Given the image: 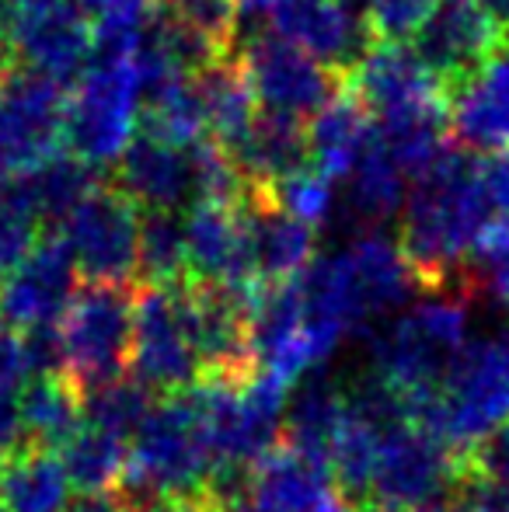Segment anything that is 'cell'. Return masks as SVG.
<instances>
[{"label": "cell", "instance_id": "83f0119b", "mask_svg": "<svg viewBox=\"0 0 509 512\" xmlns=\"http://www.w3.org/2000/svg\"><path fill=\"white\" fill-rule=\"evenodd\" d=\"M32 450H60L84 425V394L67 377H35L18 391Z\"/></svg>", "mask_w": 509, "mask_h": 512}, {"label": "cell", "instance_id": "2e32d148", "mask_svg": "<svg viewBox=\"0 0 509 512\" xmlns=\"http://www.w3.org/2000/svg\"><path fill=\"white\" fill-rule=\"evenodd\" d=\"M272 32L339 77L363 60L374 39L363 0H290L272 18Z\"/></svg>", "mask_w": 509, "mask_h": 512}, {"label": "cell", "instance_id": "d6a6232c", "mask_svg": "<svg viewBox=\"0 0 509 512\" xmlns=\"http://www.w3.org/2000/svg\"><path fill=\"white\" fill-rule=\"evenodd\" d=\"M140 279L147 286H161V290L189 283L182 213H143Z\"/></svg>", "mask_w": 509, "mask_h": 512}, {"label": "cell", "instance_id": "4316f807", "mask_svg": "<svg viewBox=\"0 0 509 512\" xmlns=\"http://www.w3.org/2000/svg\"><path fill=\"white\" fill-rule=\"evenodd\" d=\"M143 136L178 150H196L210 140L203 95H199V77H175V81H164L147 91Z\"/></svg>", "mask_w": 509, "mask_h": 512}, {"label": "cell", "instance_id": "d4e9b609", "mask_svg": "<svg viewBox=\"0 0 509 512\" xmlns=\"http://www.w3.org/2000/svg\"><path fill=\"white\" fill-rule=\"evenodd\" d=\"M408 182L412 178L401 171V164L381 147V140L370 147V154L360 161V168L346 178V192H342V209H346L349 223L363 230H381L387 220L405 213L408 203Z\"/></svg>", "mask_w": 509, "mask_h": 512}, {"label": "cell", "instance_id": "277c9868", "mask_svg": "<svg viewBox=\"0 0 509 512\" xmlns=\"http://www.w3.org/2000/svg\"><path fill=\"white\" fill-rule=\"evenodd\" d=\"M408 422L464 457L509 418V328L468 342L436 391L408 394Z\"/></svg>", "mask_w": 509, "mask_h": 512}, {"label": "cell", "instance_id": "44dd1931", "mask_svg": "<svg viewBox=\"0 0 509 512\" xmlns=\"http://www.w3.org/2000/svg\"><path fill=\"white\" fill-rule=\"evenodd\" d=\"M377 143V122L360 98L342 88L307 122V157L332 182H346Z\"/></svg>", "mask_w": 509, "mask_h": 512}, {"label": "cell", "instance_id": "f35d334b", "mask_svg": "<svg viewBox=\"0 0 509 512\" xmlns=\"http://www.w3.org/2000/svg\"><path fill=\"white\" fill-rule=\"evenodd\" d=\"M81 7L88 11L98 39H129L147 28L157 0H81Z\"/></svg>", "mask_w": 509, "mask_h": 512}, {"label": "cell", "instance_id": "6da1fadb", "mask_svg": "<svg viewBox=\"0 0 509 512\" xmlns=\"http://www.w3.org/2000/svg\"><path fill=\"white\" fill-rule=\"evenodd\" d=\"M492 220L482 164L447 150L433 168L412 182L401 213V251L422 293H471L468 258L478 234Z\"/></svg>", "mask_w": 509, "mask_h": 512}, {"label": "cell", "instance_id": "9a60e30c", "mask_svg": "<svg viewBox=\"0 0 509 512\" xmlns=\"http://www.w3.org/2000/svg\"><path fill=\"white\" fill-rule=\"evenodd\" d=\"M77 265L60 244L39 241V248L11 272L0 279V321H7L18 331H39L63 324L70 304L77 300Z\"/></svg>", "mask_w": 509, "mask_h": 512}, {"label": "cell", "instance_id": "8d00e7d4", "mask_svg": "<svg viewBox=\"0 0 509 512\" xmlns=\"http://www.w3.org/2000/svg\"><path fill=\"white\" fill-rule=\"evenodd\" d=\"M440 0H363L370 35L384 46H405L422 35Z\"/></svg>", "mask_w": 509, "mask_h": 512}, {"label": "cell", "instance_id": "8fae6325", "mask_svg": "<svg viewBox=\"0 0 509 512\" xmlns=\"http://www.w3.org/2000/svg\"><path fill=\"white\" fill-rule=\"evenodd\" d=\"M129 370L154 394H182L199 384L203 366L192 352L189 331L182 317V286H143L136 293L133 314V352H129Z\"/></svg>", "mask_w": 509, "mask_h": 512}, {"label": "cell", "instance_id": "74e56055", "mask_svg": "<svg viewBox=\"0 0 509 512\" xmlns=\"http://www.w3.org/2000/svg\"><path fill=\"white\" fill-rule=\"evenodd\" d=\"M457 474L509 492V418L496 425L478 446H471L464 457H457Z\"/></svg>", "mask_w": 509, "mask_h": 512}, {"label": "cell", "instance_id": "f907efd6", "mask_svg": "<svg viewBox=\"0 0 509 512\" xmlns=\"http://www.w3.org/2000/svg\"><path fill=\"white\" fill-rule=\"evenodd\" d=\"M356 512H408L398 506H384V502H367V506H356Z\"/></svg>", "mask_w": 509, "mask_h": 512}, {"label": "cell", "instance_id": "5bb4252c", "mask_svg": "<svg viewBox=\"0 0 509 512\" xmlns=\"http://www.w3.org/2000/svg\"><path fill=\"white\" fill-rule=\"evenodd\" d=\"M503 46L506 32L478 7V0H440L412 49L450 91L496 60Z\"/></svg>", "mask_w": 509, "mask_h": 512}, {"label": "cell", "instance_id": "f1b7e54d", "mask_svg": "<svg viewBox=\"0 0 509 512\" xmlns=\"http://www.w3.org/2000/svg\"><path fill=\"white\" fill-rule=\"evenodd\" d=\"M70 478L60 457L49 450H28L4 464V509L7 512H67Z\"/></svg>", "mask_w": 509, "mask_h": 512}, {"label": "cell", "instance_id": "d590c367", "mask_svg": "<svg viewBox=\"0 0 509 512\" xmlns=\"http://www.w3.org/2000/svg\"><path fill=\"white\" fill-rule=\"evenodd\" d=\"M42 220L21 189H7L0 196V279L11 276L35 248H39Z\"/></svg>", "mask_w": 509, "mask_h": 512}, {"label": "cell", "instance_id": "f546056e", "mask_svg": "<svg viewBox=\"0 0 509 512\" xmlns=\"http://www.w3.org/2000/svg\"><path fill=\"white\" fill-rule=\"evenodd\" d=\"M56 457H60L70 485L81 488L84 495L112 492L116 485H123L126 464H129L126 439L112 436V432H105V429H95V425H88V422L60 446Z\"/></svg>", "mask_w": 509, "mask_h": 512}, {"label": "cell", "instance_id": "60d3db41", "mask_svg": "<svg viewBox=\"0 0 509 512\" xmlns=\"http://www.w3.org/2000/svg\"><path fill=\"white\" fill-rule=\"evenodd\" d=\"M28 450H32V439H28L18 394H0V464Z\"/></svg>", "mask_w": 509, "mask_h": 512}, {"label": "cell", "instance_id": "7bdbcfd3", "mask_svg": "<svg viewBox=\"0 0 509 512\" xmlns=\"http://www.w3.org/2000/svg\"><path fill=\"white\" fill-rule=\"evenodd\" d=\"M482 182H485V196H489V209L496 213V220L509 223V150L506 154L489 157V164H482Z\"/></svg>", "mask_w": 509, "mask_h": 512}, {"label": "cell", "instance_id": "7402d4cb", "mask_svg": "<svg viewBox=\"0 0 509 512\" xmlns=\"http://www.w3.org/2000/svg\"><path fill=\"white\" fill-rule=\"evenodd\" d=\"M335 481L328 464L279 443L252 467V512H318Z\"/></svg>", "mask_w": 509, "mask_h": 512}, {"label": "cell", "instance_id": "681fc988", "mask_svg": "<svg viewBox=\"0 0 509 512\" xmlns=\"http://www.w3.org/2000/svg\"><path fill=\"white\" fill-rule=\"evenodd\" d=\"M14 11V0H0V46H4V32H7V21H11Z\"/></svg>", "mask_w": 509, "mask_h": 512}, {"label": "cell", "instance_id": "7c38bea8", "mask_svg": "<svg viewBox=\"0 0 509 512\" xmlns=\"http://www.w3.org/2000/svg\"><path fill=\"white\" fill-rule=\"evenodd\" d=\"M238 67L245 70L252 95L262 112L283 115V119L311 122L335 95L339 81L314 56L297 49L293 42L279 39L276 32H262L245 42Z\"/></svg>", "mask_w": 509, "mask_h": 512}, {"label": "cell", "instance_id": "db71d44e", "mask_svg": "<svg viewBox=\"0 0 509 512\" xmlns=\"http://www.w3.org/2000/svg\"><path fill=\"white\" fill-rule=\"evenodd\" d=\"M171 4H185V0H171Z\"/></svg>", "mask_w": 509, "mask_h": 512}, {"label": "cell", "instance_id": "f5cc1de1", "mask_svg": "<svg viewBox=\"0 0 509 512\" xmlns=\"http://www.w3.org/2000/svg\"><path fill=\"white\" fill-rule=\"evenodd\" d=\"M4 192H7V175L0 171V196H4Z\"/></svg>", "mask_w": 509, "mask_h": 512}, {"label": "cell", "instance_id": "7a4b0ae2", "mask_svg": "<svg viewBox=\"0 0 509 512\" xmlns=\"http://www.w3.org/2000/svg\"><path fill=\"white\" fill-rule=\"evenodd\" d=\"M297 286L304 297L307 338L325 366L349 331L398 307L419 283L398 241L384 230H363L342 251L314 258Z\"/></svg>", "mask_w": 509, "mask_h": 512}, {"label": "cell", "instance_id": "4dcf8cb0", "mask_svg": "<svg viewBox=\"0 0 509 512\" xmlns=\"http://www.w3.org/2000/svg\"><path fill=\"white\" fill-rule=\"evenodd\" d=\"M21 196L32 203L42 223H63L91 192L98 189V171L88 168L81 157H74L70 150H63L60 157H53L49 164H42L39 171L18 178Z\"/></svg>", "mask_w": 509, "mask_h": 512}, {"label": "cell", "instance_id": "9c48e42d", "mask_svg": "<svg viewBox=\"0 0 509 512\" xmlns=\"http://www.w3.org/2000/svg\"><path fill=\"white\" fill-rule=\"evenodd\" d=\"M140 230V209L116 185H98L60 223V244L88 283L129 286L140 276Z\"/></svg>", "mask_w": 509, "mask_h": 512}, {"label": "cell", "instance_id": "30bf717a", "mask_svg": "<svg viewBox=\"0 0 509 512\" xmlns=\"http://www.w3.org/2000/svg\"><path fill=\"white\" fill-rule=\"evenodd\" d=\"M4 49L18 67L67 84L95 60L98 32L81 0H14Z\"/></svg>", "mask_w": 509, "mask_h": 512}, {"label": "cell", "instance_id": "f6af8a7d", "mask_svg": "<svg viewBox=\"0 0 509 512\" xmlns=\"http://www.w3.org/2000/svg\"><path fill=\"white\" fill-rule=\"evenodd\" d=\"M238 18L245 21H258V18H276L290 0H231Z\"/></svg>", "mask_w": 509, "mask_h": 512}, {"label": "cell", "instance_id": "52a82bcc", "mask_svg": "<svg viewBox=\"0 0 509 512\" xmlns=\"http://www.w3.org/2000/svg\"><path fill=\"white\" fill-rule=\"evenodd\" d=\"M136 297L129 286L88 283L60 324L67 380L81 394L123 377L133 352Z\"/></svg>", "mask_w": 509, "mask_h": 512}, {"label": "cell", "instance_id": "4fadbf2b", "mask_svg": "<svg viewBox=\"0 0 509 512\" xmlns=\"http://www.w3.org/2000/svg\"><path fill=\"white\" fill-rule=\"evenodd\" d=\"M457 492V453L412 422L387 432L370 502L408 512H433Z\"/></svg>", "mask_w": 509, "mask_h": 512}, {"label": "cell", "instance_id": "cb8c5ba5", "mask_svg": "<svg viewBox=\"0 0 509 512\" xmlns=\"http://www.w3.org/2000/svg\"><path fill=\"white\" fill-rule=\"evenodd\" d=\"M342 422H346V398L342 387L332 384L325 373H311V380L290 394L283 422V443L300 450L304 457L328 464V450H332L335 436H339Z\"/></svg>", "mask_w": 509, "mask_h": 512}, {"label": "cell", "instance_id": "603a6c76", "mask_svg": "<svg viewBox=\"0 0 509 512\" xmlns=\"http://www.w3.org/2000/svg\"><path fill=\"white\" fill-rule=\"evenodd\" d=\"M234 164L241 168L245 182L255 192H265L279 182V178L293 175L304 164H311L307 157V129L297 119H283V115L262 112L255 122V129L248 133V140L234 150Z\"/></svg>", "mask_w": 509, "mask_h": 512}, {"label": "cell", "instance_id": "5b68a950", "mask_svg": "<svg viewBox=\"0 0 509 512\" xmlns=\"http://www.w3.org/2000/svg\"><path fill=\"white\" fill-rule=\"evenodd\" d=\"M210 467L213 450L196 394L189 387V391L157 401L150 418L140 425L119 492L136 512H143L161 499L199 495Z\"/></svg>", "mask_w": 509, "mask_h": 512}, {"label": "cell", "instance_id": "e0dca14e", "mask_svg": "<svg viewBox=\"0 0 509 512\" xmlns=\"http://www.w3.org/2000/svg\"><path fill=\"white\" fill-rule=\"evenodd\" d=\"M248 203H192L182 213L185 265L192 286H252Z\"/></svg>", "mask_w": 509, "mask_h": 512}, {"label": "cell", "instance_id": "ee69618b", "mask_svg": "<svg viewBox=\"0 0 509 512\" xmlns=\"http://www.w3.org/2000/svg\"><path fill=\"white\" fill-rule=\"evenodd\" d=\"M67 512H136L123 499V492H91V495H77L67 506Z\"/></svg>", "mask_w": 509, "mask_h": 512}, {"label": "cell", "instance_id": "c3c4849f", "mask_svg": "<svg viewBox=\"0 0 509 512\" xmlns=\"http://www.w3.org/2000/svg\"><path fill=\"white\" fill-rule=\"evenodd\" d=\"M318 512H356V506H353V502H349L342 492H335V495H328L325 506H321Z\"/></svg>", "mask_w": 509, "mask_h": 512}, {"label": "cell", "instance_id": "ab89813d", "mask_svg": "<svg viewBox=\"0 0 509 512\" xmlns=\"http://www.w3.org/2000/svg\"><path fill=\"white\" fill-rule=\"evenodd\" d=\"M28 384V363H25V335L0 321V394H18V387Z\"/></svg>", "mask_w": 509, "mask_h": 512}, {"label": "cell", "instance_id": "1f68e13d", "mask_svg": "<svg viewBox=\"0 0 509 512\" xmlns=\"http://www.w3.org/2000/svg\"><path fill=\"white\" fill-rule=\"evenodd\" d=\"M381 446H384V432H377L374 425L356 422V418L346 415L332 450H328V471H332L335 488H339L353 506H367L370 495H374Z\"/></svg>", "mask_w": 509, "mask_h": 512}, {"label": "cell", "instance_id": "bcb514c9", "mask_svg": "<svg viewBox=\"0 0 509 512\" xmlns=\"http://www.w3.org/2000/svg\"><path fill=\"white\" fill-rule=\"evenodd\" d=\"M143 512H210L206 502L199 495H182V499H161L154 506H147Z\"/></svg>", "mask_w": 509, "mask_h": 512}, {"label": "cell", "instance_id": "ac0fdd59", "mask_svg": "<svg viewBox=\"0 0 509 512\" xmlns=\"http://www.w3.org/2000/svg\"><path fill=\"white\" fill-rule=\"evenodd\" d=\"M116 171V189L140 213H185L199 199L192 150H178L161 140H150V136H136V143L126 150Z\"/></svg>", "mask_w": 509, "mask_h": 512}, {"label": "cell", "instance_id": "ffe728a7", "mask_svg": "<svg viewBox=\"0 0 509 512\" xmlns=\"http://www.w3.org/2000/svg\"><path fill=\"white\" fill-rule=\"evenodd\" d=\"M314 262V230L272 206L262 192L248 203V276L252 286L300 279Z\"/></svg>", "mask_w": 509, "mask_h": 512}, {"label": "cell", "instance_id": "ba28073f", "mask_svg": "<svg viewBox=\"0 0 509 512\" xmlns=\"http://www.w3.org/2000/svg\"><path fill=\"white\" fill-rule=\"evenodd\" d=\"M67 84L25 67L0 70V171L25 178L63 154Z\"/></svg>", "mask_w": 509, "mask_h": 512}, {"label": "cell", "instance_id": "836d02e7", "mask_svg": "<svg viewBox=\"0 0 509 512\" xmlns=\"http://www.w3.org/2000/svg\"><path fill=\"white\" fill-rule=\"evenodd\" d=\"M157 398L154 391L140 384L133 377H119L105 387H95V391L84 394V422L95 425V429H105L119 439H129L140 432V425L150 418Z\"/></svg>", "mask_w": 509, "mask_h": 512}, {"label": "cell", "instance_id": "e575fe53", "mask_svg": "<svg viewBox=\"0 0 509 512\" xmlns=\"http://www.w3.org/2000/svg\"><path fill=\"white\" fill-rule=\"evenodd\" d=\"M262 196L269 199L272 206L283 209L286 216H293V220H300L311 230L325 227V223L332 220L335 206H339L335 182L325 175V171L314 168V164H304V168L293 171V175L279 178V182L272 185V189H265Z\"/></svg>", "mask_w": 509, "mask_h": 512}, {"label": "cell", "instance_id": "816d5d0a", "mask_svg": "<svg viewBox=\"0 0 509 512\" xmlns=\"http://www.w3.org/2000/svg\"><path fill=\"white\" fill-rule=\"evenodd\" d=\"M0 506H4V464H0Z\"/></svg>", "mask_w": 509, "mask_h": 512}, {"label": "cell", "instance_id": "484cf974", "mask_svg": "<svg viewBox=\"0 0 509 512\" xmlns=\"http://www.w3.org/2000/svg\"><path fill=\"white\" fill-rule=\"evenodd\" d=\"M199 95H203L210 140L217 143L220 150L234 154V150L248 140V133L255 129L258 115H262L245 70L234 60H224V63H217V67L203 70V74H199Z\"/></svg>", "mask_w": 509, "mask_h": 512}, {"label": "cell", "instance_id": "8992f818", "mask_svg": "<svg viewBox=\"0 0 509 512\" xmlns=\"http://www.w3.org/2000/svg\"><path fill=\"white\" fill-rule=\"evenodd\" d=\"M468 300L464 293H426L398 321L370 331L377 377L398 387L405 398L436 391L468 345Z\"/></svg>", "mask_w": 509, "mask_h": 512}, {"label": "cell", "instance_id": "d6986e66", "mask_svg": "<svg viewBox=\"0 0 509 512\" xmlns=\"http://www.w3.org/2000/svg\"><path fill=\"white\" fill-rule=\"evenodd\" d=\"M450 133L461 147L506 154L509 150V56H496L478 74L450 88Z\"/></svg>", "mask_w": 509, "mask_h": 512}, {"label": "cell", "instance_id": "3957f363", "mask_svg": "<svg viewBox=\"0 0 509 512\" xmlns=\"http://www.w3.org/2000/svg\"><path fill=\"white\" fill-rule=\"evenodd\" d=\"M147 77L136 35L98 39L95 60L77 77L67 102V147L88 168H119L143 129Z\"/></svg>", "mask_w": 509, "mask_h": 512}, {"label": "cell", "instance_id": "7dc6e473", "mask_svg": "<svg viewBox=\"0 0 509 512\" xmlns=\"http://www.w3.org/2000/svg\"><path fill=\"white\" fill-rule=\"evenodd\" d=\"M478 7H482L503 32H509V0H478Z\"/></svg>", "mask_w": 509, "mask_h": 512}, {"label": "cell", "instance_id": "b9f144b4", "mask_svg": "<svg viewBox=\"0 0 509 512\" xmlns=\"http://www.w3.org/2000/svg\"><path fill=\"white\" fill-rule=\"evenodd\" d=\"M454 502L464 512H509V492L506 488H492L482 481H468L457 474V492Z\"/></svg>", "mask_w": 509, "mask_h": 512}]
</instances>
